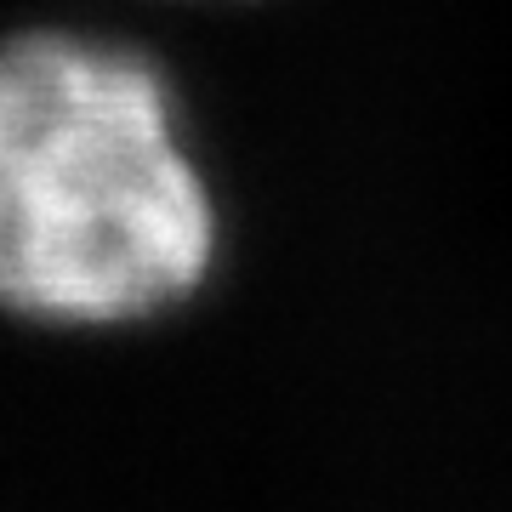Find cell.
I'll return each instance as SVG.
<instances>
[{
  "mask_svg": "<svg viewBox=\"0 0 512 512\" xmlns=\"http://www.w3.org/2000/svg\"><path fill=\"white\" fill-rule=\"evenodd\" d=\"M217 211L160 69L80 35L0 40V308L131 325L188 302Z\"/></svg>",
  "mask_w": 512,
  "mask_h": 512,
  "instance_id": "cell-1",
  "label": "cell"
}]
</instances>
